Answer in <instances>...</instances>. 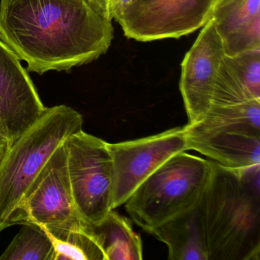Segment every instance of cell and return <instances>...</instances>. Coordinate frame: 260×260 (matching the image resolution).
Returning a JSON list of instances; mask_svg holds the SVG:
<instances>
[{"mask_svg": "<svg viewBox=\"0 0 260 260\" xmlns=\"http://www.w3.org/2000/svg\"><path fill=\"white\" fill-rule=\"evenodd\" d=\"M54 246L45 231L36 223L25 222L0 260H54Z\"/></svg>", "mask_w": 260, "mask_h": 260, "instance_id": "e0dca14e", "label": "cell"}, {"mask_svg": "<svg viewBox=\"0 0 260 260\" xmlns=\"http://www.w3.org/2000/svg\"><path fill=\"white\" fill-rule=\"evenodd\" d=\"M210 162L199 203L208 260H259L260 164L231 169Z\"/></svg>", "mask_w": 260, "mask_h": 260, "instance_id": "7a4b0ae2", "label": "cell"}, {"mask_svg": "<svg viewBox=\"0 0 260 260\" xmlns=\"http://www.w3.org/2000/svg\"><path fill=\"white\" fill-rule=\"evenodd\" d=\"M73 199L85 223L97 225L113 209L114 171L109 143L83 130L64 142Z\"/></svg>", "mask_w": 260, "mask_h": 260, "instance_id": "5b68a950", "label": "cell"}, {"mask_svg": "<svg viewBox=\"0 0 260 260\" xmlns=\"http://www.w3.org/2000/svg\"><path fill=\"white\" fill-rule=\"evenodd\" d=\"M252 100L260 99L255 98L251 93L231 57L225 55L219 68L210 109Z\"/></svg>", "mask_w": 260, "mask_h": 260, "instance_id": "ac0fdd59", "label": "cell"}, {"mask_svg": "<svg viewBox=\"0 0 260 260\" xmlns=\"http://www.w3.org/2000/svg\"><path fill=\"white\" fill-rule=\"evenodd\" d=\"M54 246V260H106L104 252L92 225L84 223L72 228H46Z\"/></svg>", "mask_w": 260, "mask_h": 260, "instance_id": "9a60e30c", "label": "cell"}, {"mask_svg": "<svg viewBox=\"0 0 260 260\" xmlns=\"http://www.w3.org/2000/svg\"><path fill=\"white\" fill-rule=\"evenodd\" d=\"M12 143L13 142L0 131V165L10 150Z\"/></svg>", "mask_w": 260, "mask_h": 260, "instance_id": "44dd1931", "label": "cell"}, {"mask_svg": "<svg viewBox=\"0 0 260 260\" xmlns=\"http://www.w3.org/2000/svg\"><path fill=\"white\" fill-rule=\"evenodd\" d=\"M20 60L0 39V131L12 142L46 109Z\"/></svg>", "mask_w": 260, "mask_h": 260, "instance_id": "30bf717a", "label": "cell"}, {"mask_svg": "<svg viewBox=\"0 0 260 260\" xmlns=\"http://www.w3.org/2000/svg\"><path fill=\"white\" fill-rule=\"evenodd\" d=\"M215 0H133L117 19L129 39H179L202 28Z\"/></svg>", "mask_w": 260, "mask_h": 260, "instance_id": "8992f818", "label": "cell"}, {"mask_svg": "<svg viewBox=\"0 0 260 260\" xmlns=\"http://www.w3.org/2000/svg\"><path fill=\"white\" fill-rule=\"evenodd\" d=\"M81 114L64 105L46 108L17 139L0 165V232L18 224L19 210L51 155L83 130Z\"/></svg>", "mask_w": 260, "mask_h": 260, "instance_id": "3957f363", "label": "cell"}, {"mask_svg": "<svg viewBox=\"0 0 260 260\" xmlns=\"http://www.w3.org/2000/svg\"><path fill=\"white\" fill-rule=\"evenodd\" d=\"M188 125L202 130L232 128L260 134V100L211 108L201 121Z\"/></svg>", "mask_w": 260, "mask_h": 260, "instance_id": "2e32d148", "label": "cell"}, {"mask_svg": "<svg viewBox=\"0 0 260 260\" xmlns=\"http://www.w3.org/2000/svg\"><path fill=\"white\" fill-rule=\"evenodd\" d=\"M72 228L84 224L73 199L64 144L51 155L21 205L18 223Z\"/></svg>", "mask_w": 260, "mask_h": 260, "instance_id": "ba28073f", "label": "cell"}, {"mask_svg": "<svg viewBox=\"0 0 260 260\" xmlns=\"http://www.w3.org/2000/svg\"><path fill=\"white\" fill-rule=\"evenodd\" d=\"M167 245L170 260H208L199 205L150 233Z\"/></svg>", "mask_w": 260, "mask_h": 260, "instance_id": "4fadbf2b", "label": "cell"}, {"mask_svg": "<svg viewBox=\"0 0 260 260\" xmlns=\"http://www.w3.org/2000/svg\"><path fill=\"white\" fill-rule=\"evenodd\" d=\"M112 21L95 0H0V39L41 75L104 54Z\"/></svg>", "mask_w": 260, "mask_h": 260, "instance_id": "6da1fadb", "label": "cell"}, {"mask_svg": "<svg viewBox=\"0 0 260 260\" xmlns=\"http://www.w3.org/2000/svg\"><path fill=\"white\" fill-rule=\"evenodd\" d=\"M230 57L248 89L255 98L260 99V50L245 51Z\"/></svg>", "mask_w": 260, "mask_h": 260, "instance_id": "d6986e66", "label": "cell"}, {"mask_svg": "<svg viewBox=\"0 0 260 260\" xmlns=\"http://www.w3.org/2000/svg\"><path fill=\"white\" fill-rule=\"evenodd\" d=\"M188 150L231 169L260 164V134L232 128H194L185 126Z\"/></svg>", "mask_w": 260, "mask_h": 260, "instance_id": "8fae6325", "label": "cell"}, {"mask_svg": "<svg viewBox=\"0 0 260 260\" xmlns=\"http://www.w3.org/2000/svg\"><path fill=\"white\" fill-rule=\"evenodd\" d=\"M113 162V209L170 158L188 150L185 126L123 142L109 143Z\"/></svg>", "mask_w": 260, "mask_h": 260, "instance_id": "52a82bcc", "label": "cell"}, {"mask_svg": "<svg viewBox=\"0 0 260 260\" xmlns=\"http://www.w3.org/2000/svg\"><path fill=\"white\" fill-rule=\"evenodd\" d=\"M225 55L223 41L210 19L182 63L179 89L188 124L199 122L209 110L219 68Z\"/></svg>", "mask_w": 260, "mask_h": 260, "instance_id": "9c48e42d", "label": "cell"}, {"mask_svg": "<svg viewBox=\"0 0 260 260\" xmlns=\"http://www.w3.org/2000/svg\"><path fill=\"white\" fill-rule=\"evenodd\" d=\"M209 159L181 152L149 176L124 204L132 220L150 234L198 206L211 176Z\"/></svg>", "mask_w": 260, "mask_h": 260, "instance_id": "277c9868", "label": "cell"}, {"mask_svg": "<svg viewBox=\"0 0 260 260\" xmlns=\"http://www.w3.org/2000/svg\"><path fill=\"white\" fill-rule=\"evenodd\" d=\"M111 19H118L133 0H95Z\"/></svg>", "mask_w": 260, "mask_h": 260, "instance_id": "ffe728a7", "label": "cell"}, {"mask_svg": "<svg viewBox=\"0 0 260 260\" xmlns=\"http://www.w3.org/2000/svg\"><path fill=\"white\" fill-rule=\"evenodd\" d=\"M104 252L106 260L143 259L141 237L127 217L112 210L103 221L92 225Z\"/></svg>", "mask_w": 260, "mask_h": 260, "instance_id": "5bb4252c", "label": "cell"}, {"mask_svg": "<svg viewBox=\"0 0 260 260\" xmlns=\"http://www.w3.org/2000/svg\"><path fill=\"white\" fill-rule=\"evenodd\" d=\"M210 19L226 56L260 50V0H215Z\"/></svg>", "mask_w": 260, "mask_h": 260, "instance_id": "7c38bea8", "label": "cell"}]
</instances>
